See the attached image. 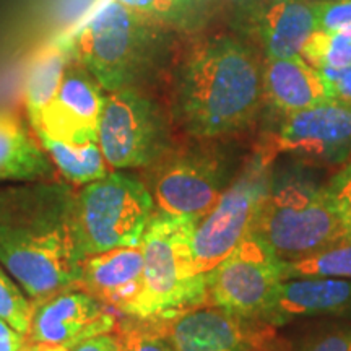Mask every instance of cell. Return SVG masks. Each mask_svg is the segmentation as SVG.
<instances>
[{"label": "cell", "mask_w": 351, "mask_h": 351, "mask_svg": "<svg viewBox=\"0 0 351 351\" xmlns=\"http://www.w3.org/2000/svg\"><path fill=\"white\" fill-rule=\"evenodd\" d=\"M174 129L228 140L251 130L263 104V57L238 34L217 33L179 47L168 80Z\"/></svg>", "instance_id": "6da1fadb"}, {"label": "cell", "mask_w": 351, "mask_h": 351, "mask_svg": "<svg viewBox=\"0 0 351 351\" xmlns=\"http://www.w3.org/2000/svg\"><path fill=\"white\" fill-rule=\"evenodd\" d=\"M75 197L52 181L0 189V265L32 302L75 288L83 261Z\"/></svg>", "instance_id": "7a4b0ae2"}, {"label": "cell", "mask_w": 351, "mask_h": 351, "mask_svg": "<svg viewBox=\"0 0 351 351\" xmlns=\"http://www.w3.org/2000/svg\"><path fill=\"white\" fill-rule=\"evenodd\" d=\"M179 34L109 0L70 38L72 54L106 93L150 91L168 80Z\"/></svg>", "instance_id": "3957f363"}, {"label": "cell", "mask_w": 351, "mask_h": 351, "mask_svg": "<svg viewBox=\"0 0 351 351\" xmlns=\"http://www.w3.org/2000/svg\"><path fill=\"white\" fill-rule=\"evenodd\" d=\"M298 161L271 165L269 186L258 210L252 232L283 262L307 256L343 243L320 184Z\"/></svg>", "instance_id": "277c9868"}, {"label": "cell", "mask_w": 351, "mask_h": 351, "mask_svg": "<svg viewBox=\"0 0 351 351\" xmlns=\"http://www.w3.org/2000/svg\"><path fill=\"white\" fill-rule=\"evenodd\" d=\"M197 219L158 212L142 236L143 285L129 313L137 319L166 320L207 304L205 275L194 270L191 241Z\"/></svg>", "instance_id": "5b68a950"}, {"label": "cell", "mask_w": 351, "mask_h": 351, "mask_svg": "<svg viewBox=\"0 0 351 351\" xmlns=\"http://www.w3.org/2000/svg\"><path fill=\"white\" fill-rule=\"evenodd\" d=\"M226 140H176L145 176L155 210L200 219L217 204L241 169L239 155Z\"/></svg>", "instance_id": "8992f818"}, {"label": "cell", "mask_w": 351, "mask_h": 351, "mask_svg": "<svg viewBox=\"0 0 351 351\" xmlns=\"http://www.w3.org/2000/svg\"><path fill=\"white\" fill-rule=\"evenodd\" d=\"M155 213V202L142 179L109 171L86 184L75 197V225L82 258L112 249L135 247Z\"/></svg>", "instance_id": "52a82bcc"}, {"label": "cell", "mask_w": 351, "mask_h": 351, "mask_svg": "<svg viewBox=\"0 0 351 351\" xmlns=\"http://www.w3.org/2000/svg\"><path fill=\"white\" fill-rule=\"evenodd\" d=\"M98 143L111 169H148L176 143L168 106L150 91L106 93Z\"/></svg>", "instance_id": "ba28073f"}, {"label": "cell", "mask_w": 351, "mask_h": 351, "mask_svg": "<svg viewBox=\"0 0 351 351\" xmlns=\"http://www.w3.org/2000/svg\"><path fill=\"white\" fill-rule=\"evenodd\" d=\"M274 161L270 148L257 152L241 166L238 176L217 204L200 219L192 234L191 252L194 270L205 275L252 231L269 186Z\"/></svg>", "instance_id": "9c48e42d"}, {"label": "cell", "mask_w": 351, "mask_h": 351, "mask_svg": "<svg viewBox=\"0 0 351 351\" xmlns=\"http://www.w3.org/2000/svg\"><path fill=\"white\" fill-rule=\"evenodd\" d=\"M207 306L262 322L283 278V261L251 231L234 251L205 274Z\"/></svg>", "instance_id": "30bf717a"}, {"label": "cell", "mask_w": 351, "mask_h": 351, "mask_svg": "<svg viewBox=\"0 0 351 351\" xmlns=\"http://www.w3.org/2000/svg\"><path fill=\"white\" fill-rule=\"evenodd\" d=\"M271 153L306 166H341L351 160V106L339 101L282 116Z\"/></svg>", "instance_id": "8fae6325"}, {"label": "cell", "mask_w": 351, "mask_h": 351, "mask_svg": "<svg viewBox=\"0 0 351 351\" xmlns=\"http://www.w3.org/2000/svg\"><path fill=\"white\" fill-rule=\"evenodd\" d=\"M315 0H236L230 3L232 33L263 59L301 56L315 25Z\"/></svg>", "instance_id": "7c38bea8"}, {"label": "cell", "mask_w": 351, "mask_h": 351, "mask_svg": "<svg viewBox=\"0 0 351 351\" xmlns=\"http://www.w3.org/2000/svg\"><path fill=\"white\" fill-rule=\"evenodd\" d=\"M106 91L91 73L70 57L56 98L33 122L38 137H47L70 147L98 142V125Z\"/></svg>", "instance_id": "4fadbf2b"}, {"label": "cell", "mask_w": 351, "mask_h": 351, "mask_svg": "<svg viewBox=\"0 0 351 351\" xmlns=\"http://www.w3.org/2000/svg\"><path fill=\"white\" fill-rule=\"evenodd\" d=\"M119 314L82 289L70 288L33 302L26 343L62 346L72 351L85 340L112 333Z\"/></svg>", "instance_id": "5bb4252c"}, {"label": "cell", "mask_w": 351, "mask_h": 351, "mask_svg": "<svg viewBox=\"0 0 351 351\" xmlns=\"http://www.w3.org/2000/svg\"><path fill=\"white\" fill-rule=\"evenodd\" d=\"M176 351H271L269 326L215 306H199L161 320Z\"/></svg>", "instance_id": "9a60e30c"}, {"label": "cell", "mask_w": 351, "mask_h": 351, "mask_svg": "<svg viewBox=\"0 0 351 351\" xmlns=\"http://www.w3.org/2000/svg\"><path fill=\"white\" fill-rule=\"evenodd\" d=\"M143 285V254L140 245L119 247L95 256L80 263L75 288L88 293L125 315L137 300Z\"/></svg>", "instance_id": "2e32d148"}, {"label": "cell", "mask_w": 351, "mask_h": 351, "mask_svg": "<svg viewBox=\"0 0 351 351\" xmlns=\"http://www.w3.org/2000/svg\"><path fill=\"white\" fill-rule=\"evenodd\" d=\"M304 317L351 320V280L295 278L280 285L262 324L280 327Z\"/></svg>", "instance_id": "e0dca14e"}, {"label": "cell", "mask_w": 351, "mask_h": 351, "mask_svg": "<svg viewBox=\"0 0 351 351\" xmlns=\"http://www.w3.org/2000/svg\"><path fill=\"white\" fill-rule=\"evenodd\" d=\"M335 101L327 78L302 59H263V103L280 116Z\"/></svg>", "instance_id": "ac0fdd59"}, {"label": "cell", "mask_w": 351, "mask_h": 351, "mask_svg": "<svg viewBox=\"0 0 351 351\" xmlns=\"http://www.w3.org/2000/svg\"><path fill=\"white\" fill-rule=\"evenodd\" d=\"M54 168L19 117L0 111V181H49Z\"/></svg>", "instance_id": "d6986e66"}, {"label": "cell", "mask_w": 351, "mask_h": 351, "mask_svg": "<svg viewBox=\"0 0 351 351\" xmlns=\"http://www.w3.org/2000/svg\"><path fill=\"white\" fill-rule=\"evenodd\" d=\"M70 57L72 44L69 38H59L34 56L25 82L26 114L32 124L54 101Z\"/></svg>", "instance_id": "ffe728a7"}, {"label": "cell", "mask_w": 351, "mask_h": 351, "mask_svg": "<svg viewBox=\"0 0 351 351\" xmlns=\"http://www.w3.org/2000/svg\"><path fill=\"white\" fill-rule=\"evenodd\" d=\"M145 19L176 34L199 33L208 23L215 5L205 0H117Z\"/></svg>", "instance_id": "44dd1931"}, {"label": "cell", "mask_w": 351, "mask_h": 351, "mask_svg": "<svg viewBox=\"0 0 351 351\" xmlns=\"http://www.w3.org/2000/svg\"><path fill=\"white\" fill-rule=\"evenodd\" d=\"M38 138L41 140L43 148L49 155L52 163L69 182L86 186L109 173V166L98 142L88 143L85 147H70L47 137Z\"/></svg>", "instance_id": "7402d4cb"}, {"label": "cell", "mask_w": 351, "mask_h": 351, "mask_svg": "<svg viewBox=\"0 0 351 351\" xmlns=\"http://www.w3.org/2000/svg\"><path fill=\"white\" fill-rule=\"evenodd\" d=\"M283 278H348L351 280V244L340 243L307 256L283 262Z\"/></svg>", "instance_id": "603a6c76"}, {"label": "cell", "mask_w": 351, "mask_h": 351, "mask_svg": "<svg viewBox=\"0 0 351 351\" xmlns=\"http://www.w3.org/2000/svg\"><path fill=\"white\" fill-rule=\"evenodd\" d=\"M112 337L117 351H176L161 320L119 314Z\"/></svg>", "instance_id": "cb8c5ba5"}, {"label": "cell", "mask_w": 351, "mask_h": 351, "mask_svg": "<svg viewBox=\"0 0 351 351\" xmlns=\"http://www.w3.org/2000/svg\"><path fill=\"white\" fill-rule=\"evenodd\" d=\"M301 56L319 70L351 67V28L315 29L302 47Z\"/></svg>", "instance_id": "d4e9b609"}, {"label": "cell", "mask_w": 351, "mask_h": 351, "mask_svg": "<svg viewBox=\"0 0 351 351\" xmlns=\"http://www.w3.org/2000/svg\"><path fill=\"white\" fill-rule=\"evenodd\" d=\"M32 314L33 302L5 274V269L0 267V319L26 337L32 324Z\"/></svg>", "instance_id": "484cf974"}, {"label": "cell", "mask_w": 351, "mask_h": 351, "mask_svg": "<svg viewBox=\"0 0 351 351\" xmlns=\"http://www.w3.org/2000/svg\"><path fill=\"white\" fill-rule=\"evenodd\" d=\"M324 192L340 226L343 243L351 244V160L324 184Z\"/></svg>", "instance_id": "4316f807"}, {"label": "cell", "mask_w": 351, "mask_h": 351, "mask_svg": "<svg viewBox=\"0 0 351 351\" xmlns=\"http://www.w3.org/2000/svg\"><path fill=\"white\" fill-rule=\"evenodd\" d=\"M293 351H351V324L320 328L304 337Z\"/></svg>", "instance_id": "83f0119b"}, {"label": "cell", "mask_w": 351, "mask_h": 351, "mask_svg": "<svg viewBox=\"0 0 351 351\" xmlns=\"http://www.w3.org/2000/svg\"><path fill=\"white\" fill-rule=\"evenodd\" d=\"M314 10L317 29L351 28V0H315Z\"/></svg>", "instance_id": "f1b7e54d"}, {"label": "cell", "mask_w": 351, "mask_h": 351, "mask_svg": "<svg viewBox=\"0 0 351 351\" xmlns=\"http://www.w3.org/2000/svg\"><path fill=\"white\" fill-rule=\"evenodd\" d=\"M320 72L327 78L335 101L351 106V67L339 70L326 69Z\"/></svg>", "instance_id": "f546056e"}, {"label": "cell", "mask_w": 351, "mask_h": 351, "mask_svg": "<svg viewBox=\"0 0 351 351\" xmlns=\"http://www.w3.org/2000/svg\"><path fill=\"white\" fill-rule=\"evenodd\" d=\"M26 345V337L3 319H0V351H20Z\"/></svg>", "instance_id": "4dcf8cb0"}, {"label": "cell", "mask_w": 351, "mask_h": 351, "mask_svg": "<svg viewBox=\"0 0 351 351\" xmlns=\"http://www.w3.org/2000/svg\"><path fill=\"white\" fill-rule=\"evenodd\" d=\"M72 351H117V345L112 333H106V335H99L95 337V339L85 340Z\"/></svg>", "instance_id": "1f68e13d"}, {"label": "cell", "mask_w": 351, "mask_h": 351, "mask_svg": "<svg viewBox=\"0 0 351 351\" xmlns=\"http://www.w3.org/2000/svg\"><path fill=\"white\" fill-rule=\"evenodd\" d=\"M205 2H208V3H212V5H215V3H219V2L232 3V2H236V0H205Z\"/></svg>", "instance_id": "d6a6232c"}]
</instances>
